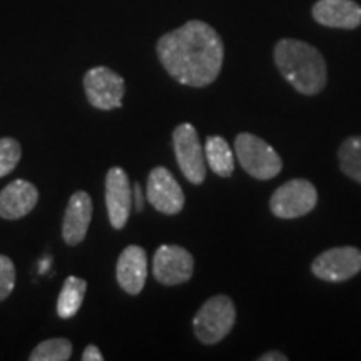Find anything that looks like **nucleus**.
Instances as JSON below:
<instances>
[{"label": "nucleus", "instance_id": "1", "mask_svg": "<svg viewBox=\"0 0 361 361\" xmlns=\"http://www.w3.org/2000/svg\"><path fill=\"white\" fill-rule=\"evenodd\" d=\"M157 57L171 78L191 87H206L218 79L224 61L219 34L202 20H189L157 40Z\"/></svg>", "mask_w": 361, "mask_h": 361}, {"label": "nucleus", "instance_id": "2", "mask_svg": "<svg viewBox=\"0 0 361 361\" xmlns=\"http://www.w3.org/2000/svg\"><path fill=\"white\" fill-rule=\"evenodd\" d=\"M274 62L283 78L305 96L322 92L326 84V64L313 45L295 39L279 40L274 49Z\"/></svg>", "mask_w": 361, "mask_h": 361}, {"label": "nucleus", "instance_id": "3", "mask_svg": "<svg viewBox=\"0 0 361 361\" xmlns=\"http://www.w3.org/2000/svg\"><path fill=\"white\" fill-rule=\"evenodd\" d=\"M236 322V308L231 298L218 295L207 300L194 316V335L204 345H216L231 333Z\"/></svg>", "mask_w": 361, "mask_h": 361}, {"label": "nucleus", "instance_id": "4", "mask_svg": "<svg viewBox=\"0 0 361 361\" xmlns=\"http://www.w3.org/2000/svg\"><path fill=\"white\" fill-rule=\"evenodd\" d=\"M234 154L241 168L259 180L273 179L281 173V157L268 142L255 134H238L234 141Z\"/></svg>", "mask_w": 361, "mask_h": 361}, {"label": "nucleus", "instance_id": "5", "mask_svg": "<svg viewBox=\"0 0 361 361\" xmlns=\"http://www.w3.org/2000/svg\"><path fill=\"white\" fill-rule=\"evenodd\" d=\"M318 192L306 179H291L279 186L271 196L269 207L276 218L295 219L306 216L316 207Z\"/></svg>", "mask_w": 361, "mask_h": 361}, {"label": "nucleus", "instance_id": "6", "mask_svg": "<svg viewBox=\"0 0 361 361\" xmlns=\"http://www.w3.org/2000/svg\"><path fill=\"white\" fill-rule=\"evenodd\" d=\"M84 90L90 106L99 111H112L123 106L126 84L117 72L99 66L84 75Z\"/></svg>", "mask_w": 361, "mask_h": 361}, {"label": "nucleus", "instance_id": "7", "mask_svg": "<svg viewBox=\"0 0 361 361\" xmlns=\"http://www.w3.org/2000/svg\"><path fill=\"white\" fill-rule=\"evenodd\" d=\"M173 146L184 178L192 184H202L206 179V156L200 135L191 124H179L173 133Z\"/></svg>", "mask_w": 361, "mask_h": 361}, {"label": "nucleus", "instance_id": "8", "mask_svg": "<svg viewBox=\"0 0 361 361\" xmlns=\"http://www.w3.org/2000/svg\"><path fill=\"white\" fill-rule=\"evenodd\" d=\"M311 271L323 281H346L361 271V251L353 246L331 247L313 261Z\"/></svg>", "mask_w": 361, "mask_h": 361}, {"label": "nucleus", "instance_id": "9", "mask_svg": "<svg viewBox=\"0 0 361 361\" xmlns=\"http://www.w3.org/2000/svg\"><path fill=\"white\" fill-rule=\"evenodd\" d=\"M194 271L192 255L176 245L159 246L152 261L154 278L164 286H176L191 279Z\"/></svg>", "mask_w": 361, "mask_h": 361}, {"label": "nucleus", "instance_id": "10", "mask_svg": "<svg viewBox=\"0 0 361 361\" xmlns=\"http://www.w3.org/2000/svg\"><path fill=\"white\" fill-rule=\"evenodd\" d=\"M147 201L162 214L174 216L184 207V192L169 169L157 166L147 178Z\"/></svg>", "mask_w": 361, "mask_h": 361}, {"label": "nucleus", "instance_id": "11", "mask_svg": "<svg viewBox=\"0 0 361 361\" xmlns=\"http://www.w3.org/2000/svg\"><path fill=\"white\" fill-rule=\"evenodd\" d=\"M106 206L111 226L123 229L133 209V189L123 168L114 166L106 176Z\"/></svg>", "mask_w": 361, "mask_h": 361}, {"label": "nucleus", "instance_id": "12", "mask_svg": "<svg viewBox=\"0 0 361 361\" xmlns=\"http://www.w3.org/2000/svg\"><path fill=\"white\" fill-rule=\"evenodd\" d=\"M117 283L128 295H139L147 278V255L144 247L130 245L121 252L116 268Z\"/></svg>", "mask_w": 361, "mask_h": 361}, {"label": "nucleus", "instance_id": "13", "mask_svg": "<svg viewBox=\"0 0 361 361\" xmlns=\"http://www.w3.org/2000/svg\"><path fill=\"white\" fill-rule=\"evenodd\" d=\"M39 201V191L32 183L16 179L0 191V218L16 221L25 218Z\"/></svg>", "mask_w": 361, "mask_h": 361}, {"label": "nucleus", "instance_id": "14", "mask_svg": "<svg viewBox=\"0 0 361 361\" xmlns=\"http://www.w3.org/2000/svg\"><path fill=\"white\" fill-rule=\"evenodd\" d=\"M92 219V200L85 191H78L71 196L67 204L64 223H62V238L69 246H78L84 241Z\"/></svg>", "mask_w": 361, "mask_h": 361}, {"label": "nucleus", "instance_id": "15", "mask_svg": "<svg viewBox=\"0 0 361 361\" xmlns=\"http://www.w3.org/2000/svg\"><path fill=\"white\" fill-rule=\"evenodd\" d=\"M313 17L333 29H356L361 24V7L353 0H319L313 7Z\"/></svg>", "mask_w": 361, "mask_h": 361}, {"label": "nucleus", "instance_id": "16", "mask_svg": "<svg viewBox=\"0 0 361 361\" xmlns=\"http://www.w3.org/2000/svg\"><path fill=\"white\" fill-rule=\"evenodd\" d=\"M206 164L221 178H229L234 171V154L229 144L221 135L207 137L204 146Z\"/></svg>", "mask_w": 361, "mask_h": 361}, {"label": "nucleus", "instance_id": "17", "mask_svg": "<svg viewBox=\"0 0 361 361\" xmlns=\"http://www.w3.org/2000/svg\"><path fill=\"white\" fill-rule=\"evenodd\" d=\"M85 291H87V281L78 276H69L64 281L61 295L57 298V314L62 319L72 318L79 313L82 306Z\"/></svg>", "mask_w": 361, "mask_h": 361}, {"label": "nucleus", "instance_id": "18", "mask_svg": "<svg viewBox=\"0 0 361 361\" xmlns=\"http://www.w3.org/2000/svg\"><path fill=\"white\" fill-rule=\"evenodd\" d=\"M338 157H340L341 171L348 178H351L356 183L361 184V137L355 135V137H348L340 146L338 151Z\"/></svg>", "mask_w": 361, "mask_h": 361}, {"label": "nucleus", "instance_id": "19", "mask_svg": "<svg viewBox=\"0 0 361 361\" xmlns=\"http://www.w3.org/2000/svg\"><path fill=\"white\" fill-rule=\"evenodd\" d=\"M72 355V343L66 338H51L39 343L32 353L30 361H67Z\"/></svg>", "mask_w": 361, "mask_h": 361}, {"label": "nucleus", "instance_id": "20", "mask_svg": "<svg viewBox=\"0 0 361 361\" xmlns=\"http://www.w3.org/2000/svg\"><path fill=\"white\" fill-rule=\"evenodd\" d=\"M22 156L20 144L12 137L0 139V178H6L17 168Z\"/></svg>", "mask_w": 361, "mask_h": 361}, {"label": "nucleus", "instance_id": "21", "mask_svg": "<svg viewBox=\"0 0 361 361\" xmlns=\"http://www.w3.org/2000/svg\"><path fill=\"white\" fill-rule=\"evenodd\" d=\"M16 286V266L7 256L0 255V301L7 300Z\"/></svg>", "mask_w": 361, "mask_h": 361}, {"label": "nucleus", "instance_id": "22", "mask_svg": "<svg viewBox=\"0 0 361 361\" xmlns=\"http://www.w3.org/2000/svg\"><path fill=\"white\" fill-rule=\"evenodd\" d=\"M102 360H104V356L101 353V350H99L96 345L85 346V350L82 353V361H102Z\"/></svg>", "mask_w": 361, "mask_h": 361}, {"label": "nucleus", "instance_id": "23", "mask_svg": "<svg viewBox=\"0 0 361 361\" xmlns=\"http://www.w3.org/2000/svg\"><path fill=\"white\" fill-rule=\"evenodd\" d=\"M286 360H288L286 356L279 353V351H269V353L259 356V361H286Z\"/></svg>", "mask_w": 361, "mask_h": 361}, {"label": "nucleus", "instance_id": "24", "mask_svg": "<svg viewBox=\"0 0 361 361\" xmlns=\"http://www.w3.org/2000/svg\"><path fill=\"white\" fill-rule=\"evenodd\" d=\"M134 200H135V209H137V211H142V206H144V196H142L141 186H139V184H134Z\"/></svg>", "mask_w": 361, "mask_h": 361}]
</instances>
